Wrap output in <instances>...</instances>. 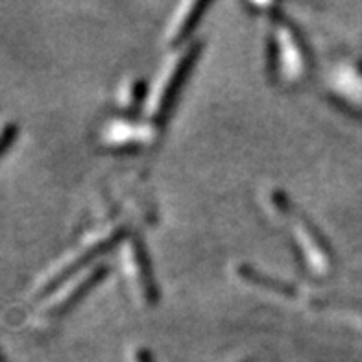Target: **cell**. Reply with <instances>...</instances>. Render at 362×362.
Listing matches in <instances>:
<instances>
[{"label": "cell", "instance_id": "2", "mask_svg": "<svg viewBox=\"0 0 362 362\" xmlns=\"http://www.w3.org/2000/svg\"><path fill=\"white\" fill-rule=\"evenodd\" d=\"M207 6L209 4H204V2H198V4H194L191 8V11L187 13L185 17V23L181 24L180 28L176 30V37H174V43H180V41H183V39L187 37V35L191 34L192 28L196 26V23L200 21L202 13H204V10H207Z\"/></svg>", "mask_w": 362, "mask_h": 362}, {"label": "cell", "instance_id": "1", "mask_svg": "<svg viewBox=\"0 0 362 362\" xmlns=\"http://www.w3.org/2000/svg\"><path fill=\"white\" fill-rule=\"evenodd\" d=\"M198 52H200V47H192L191 50L183 56V59L180 62L177 69L174 71V74H172L170 81L167 83V89H165L161 100H159V110L158 115H156L158 124H165V122H167L168 115H170L172 107H174V102L177 100V95H180L181 87L185 83L187 74L191 72L192 65H194Z\"/></svg>", "mask_w": 362, "mask_h": 362}, {"label": "cell", "instance_id": "3", "mask_svg": "<svg viewBox=\"0 0 362 362\" xmlns=\"http://www.w3.org/2000/svg\"><path fill=\"white\" fill-rule=\"evenodd\" d=\"M17 135H19V126L15 120H0V158L17 141Z\"/></svg>", "mask_w": 362, "mask_h": 362}]
</instances>
